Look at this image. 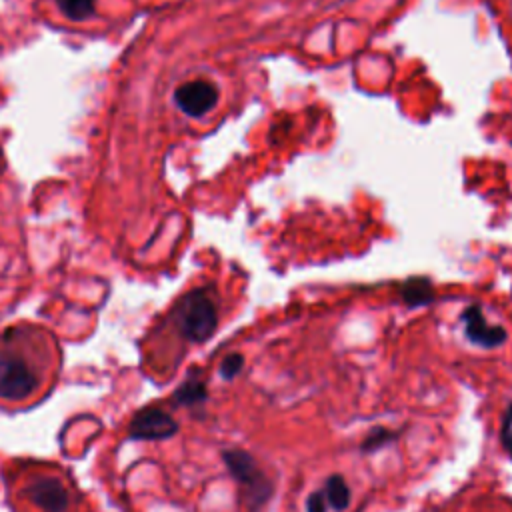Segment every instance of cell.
Masks as SVG:
<instances>
[{"instance_id":"obj_6","label":"cell","mask_w":512,"mask_h":512,"mask_svg":"<svg viewBox=\"0 0 512 512\" xmlns=\"http://www.w3.org/2000/svg\"><path fill=\"white\" fill-rule=\"evenodd\" d=\"M460 320L464 324L466 338L480 348H498L506 340V330L502 326L488 324L478 304H470L468 308H464Z\"/></svg>"},{"instance_id":"obj_15","label":"cell","mask_w":512,"mask_h":512,"mask_svg":"<svg viewBox=\"0 0 512 512\" xmlns=\"http://www.w3.org/2000/svg\"><path fill=\"white\" fill-rule=\"evenodd\" d=\"M306 512H328V502H326L322 490L312 492L306 498Z\"/></svg>"},{"instance_id":"obj_12","label":"cell","mask_w":512,"mask_h":512,"mask_svg":"<svg viewBox=\"0 0 512 512\" xmlns=\"http://www.w3.org/2000/svg\"><path fill=\"white\" fill-rule=\"evenodd\" d=\"M62 14L70 20H86L94 14V0H56Z\"/></svg>"},{"instance_id":"obj_9","label":"cell","mask_w":512,"mask_h":512,"mask_svg":"<svg viewBox=\"0 0 512 512\" xmlns=\"http://www.w3.org/2000/svg\"><path fill=\"white\" fill-rule=\"evenodd\" d=\"M172 398H174V404L192 408V406H200L208 400V390H206V384L200 378H186L176 388Z\"/></svg>"},{"instance_id":"obj_3","label":"cell","mask_w":512,"mask_h":512,"mask_svg":"<svg viewBox=\"0 0 512 512\" xmlns=\"http://www.w3.org/2000/svg\"><path fill=\"white\" fill-rule=\"evenodd\" d=\"M38 384L34 368L14 352H0V398L24 400Z\"/></svg>"},{"instance_id":"obj_14","label":"cell","mask_w":512,"mask_h":512,"mask_svg":"<svg viewBox=\"0 0 512 512\" xmlns=\"http://www.w3.org/2000/svg\"><path fill=\"white\" fill-rule=\"evenodd\" d=\"M500 442L504 446V450L508 452V456L512 458V402L504 412L502 418V428H500Z\"/></svg>"},{"instance_id":"obj_7","label":"cell","mask_w":512,"mask_h":512,"mask_svg":"<svg viewBox=\"0 0 512 512\" xmlns=\"http://www.w3.org/2000/svg\"><path fill=\"white\" fill-rule=\"evenodd\" d=\"M26 496L44 512H64L68 508V492L56 478H36L26 486Z\"/></svg>"},{"instance_id":"obj_8","label":"cell","mask_w":512,"mask_h":512,"mask_svg":"<svg viewBox=\"0 0 512 512\" xmlns=\"http://www.w3.org/2000/svg\"><path fill=\"white\" fill-rule=\"evenodd\" d=\"M322 494H324L328 506L332 510H336V512H342V510H346L350 506V498H352L350 486L344 480V476H340V474H332V476L326 478Z\"/></svg>"},{"instance_id":"obj_4","label":"cell","mask_w":512,"mask_h":512,"mask_svg":"<svg viewBox=\"0 0 512 512\" xmlns=\"http://www.w3.org/2000/svg\"><path fill=\"white\" fill-rule=\"evenodd\" d=\"M178 432V422L158 406L140 408L130 424L128 438L130 440H166Z\"/></svg>"},{"instance_id":"obj_2","label":"cell","mask_w":512,"mask_h":512,"mask_svg":"<svg viewBox=\"0 0 512 512\" xmlns=\"http://www.w3.org/2000/svg\"><path fill=\"white\" fill-rule=\"evenodd\" d=\"M174 318L180 334L194 344L210 340L218 324L216 306L206 290H192L184 294L176 304Z\"/></svg>"},{"instance_id":"obj_1","label":"cell","mask_w":512,"mask_h":512,"mask_svg":"<svg viewBox=\"0 0 512 512\" xmlns=\"http://www.w3.org/2000/svg\"><path fill=\"white\" fill-rule=\"evenodd\" d=\"M222 460L232 478L238 482L246 508L250 512H260L274 494V482L246 450L228 448L222 452Z\"/></svg>"},{"instance_id":"obj_13","label":"cell","mask_w":512,"mask_h":512,"mask_svg":"<svg viewBox=\"0 0 512 512\" xmlns=\"http://www.w3.org/2000/svg\"><path fill=\"white\" fill-rule=\"evenodd\" d=\"M244 368V356L238 352H232L228 356H224V360L220 362V376L224 380H234Z\"/></svg>"},{"instance_id":"obj_5","label":"cell","mask_w":512,"mask_h":512,"mask_svg":"<svg viewBox=\"0 0 512 512\" xmlns=\"http://www.w3.org/2000/svg\"><path fill=\"white\" fill-rule=\"evenodd\" d=\"M174 102L186 116L200 118L216 106L218 88L208 80H190L176 88Z\"/></svg>"},{"instance_id":"obj_11","label":"cell","mask_w":512,"mask_h":512,"mask_svg":"<svg viewBox=\"0 0 512 512\" xmlns=\"http://www.w3.org/2000/svg\"><path fill=\"white\" fill-rule=\"evenodd\" d=\"M396 436H398V432H394V430H388V428H382V426L372 428V430L364 436V440L360 442V450L366 452V454L376 452V450H380L382 446H386V444H390L392 440H396Z\"/></svg>"},{"instance_id":"obj_10","label":"cell","mask_w":512,"mask_h":512,"mask_svg":"<svg viewBox=\"0 0 512 512\" xmlns=\"http://www.w3.org/2000/svg\"><path fill=\"white\" fill-rule=\"evenodd\" d=\"M400 296L408 306H424L434 300V290L426 278H410L402 284Z\"/></svg>"}]
</instances>
